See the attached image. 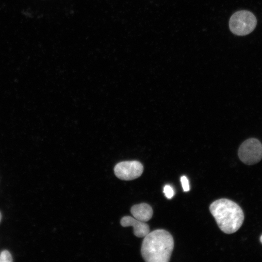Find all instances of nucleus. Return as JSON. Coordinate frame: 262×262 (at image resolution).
<instances>
[{
  "label": "nucleus",
  "instance_id": "nucleus-1",
  "mask_svg": "<svg viewBox=\"0 0 262 262\" xmlns=\"http://www.w3.org/2000/svg\"><path fill=\"white\" fill-rule=\"evenodd\" d=\"M174 239L166 230L149 232L143 240L141 252L147 262H168L174 248Z\"/></svg>",
  "mask_w": 262,
  "mask_h": 262
},
{
  "label": "nucleus",
  "instance_id": "nucleus-2",
  "mask_svg": "<svg viewBox=\"0 0 262 262\" xmlns=\"http://www.w3.org/2000/svg\"><path fill=\"white\" fill-rule=\"evenodd\" d=\"M209 209L219 228L224 233L235 232L244 222V213L242 209L230 199L216 200L210 205Z\"/></svg>",
  "mask_w": 262,
  "mask_h": 262
},
{
  "label": "nucleus",
  "instance_id": "nucleus-3",
  "mask_svg": "<svg viewBox=\"0 0 262 262\" xmlns=\"http://www.w3.org/2000/svg\"><path fill=\"white\" fill-rule=\"evenodd\" d=\"M257 19L253 14L247 10L234 13L229 21L230 31L234 34L243 36L251 33L255 28Z\"/></svg>",
  "mask_w": 262,
  "mask_h": 262
},
{
  "label": "nucleus",
  "instance_id": "nucleus-4",
  "mask_svg": "<svg viewBox=\"0 0 262 262\" xmlns=\"http://www.w3.org/2000/svg\"><path fill=\"white\" fill-rule=\"evenodd\" d=\"M238 154L240 160L247 165L258 163L262 159V144L256 138H249L240 146Z\"/></svg>",
  "mask_w": 262,
  "mask_h": 262
},
{
  "label": "nucleus",
  "instance_id": "nucleus-5",
  "mask_svg": "<svg viewBox=\"0 0 262 262\" xmlns=\"http://www.w3.org/2000/svg\"><path fill=\"white\" fill-rule=\"evenodd\" d=\"M144 170L143 165L139 161L121 162L114 167L115 176L120 180H130L139 177Z\"/></svg>",
  "mask_w": 262,
  "mask_h": 262
},
{
  "label": "nucleus",
  "instance_id": "nucleus-6",
  "mask_svg": "<svg viewBox=\"0 0 262 262\" xmlns=\"http://www.w3.org/2000/svg\"><path fill=\"white\" fill-rule=\"evenodd\" d=\"M120 223L124 227L132 226L134 234L138 237H144L149 232V227L147 224L130 216L122 217Z\"/></svg>",
  "mask_w": 262,
  "mask_h": 262
},
{
  "label": "nucleus",
  "instance_id": "nucleus-7",
  "mask_svg": "<svg viewBox=\"0 0 262 262\" xmlns=\"http://www.w3.org/2000/svg\"><path fill=\"white\" fill-rule=\"evenodd\" d=\"M131 212L135 218L143 222L149 220L153 215L151 207L145 203L133 205L131 208Z\"/></svg>",
  "mask_w": 262,
  "mask_h": 262
},
{
  "label": "nucleus",
  "instance_id": "nucleus-8",
  "mask_svg": "<svg viewBox=\"0 0 262 262\" xmlns=\"http://www.w3.org/2000/svg\"><path fill=\"white\" fill-rule=\"evenodd\" d=\"M13 262V259L10 252L7 250H3L0 254V262Z\"/></svg>",
  "mask_w": 262,
  "mask_h": 262
},
{
  "label": "nucleus",
  "instance_id": "nucleus-9",
  "mask_svg": "<svg viewBox=\"0 0 262 262\" xmlns=\"http://www.w3.org/2000/svg\"><path fill=\"white\" fill-rule=\"evenodd\" d=\"M164 193L165 196L168 199H171L174 195L173 189L169 185H166L164 186Z\"/></svg>",
  "mask_w": 262,
  "mask_h": 262
},
{
  "label": "nucleus",
  "instance_id": "nucleus-10",
  "mask_svg": "<svg viewBox=\"0 0 262 262\" xmlns=\"http://www.w3.org/2000/svg\"><path fill=\"white\" fill-rule=\"evenodd\" d=\"M180 181L184 192H188L190 190L189 181L187 178L183 176L180 178Z\"/></svg>",
  "mask_w": 262,
  "mask_h": 262
},
{
  "label": "nucleus",
  "instance_id": "nucleus-11",
  "mask_svg": "<svg viewBox=\"0 0 262 262\" xmlns=\"http://www.w3.org/2000/svg\"><path fill=\"white\" fill-rule=\"evenodd\" d=\"M260 240L261 243L262 244V235L260 237Z\"/></svg>",
  "mask_w": 262,
  "mask_h": 262
},
{
  "label": "nucleus",
  "instance_id": "nucleus-12",
  "mask_svg": "<svg viewBox=\"0 0 262 262\" xmlns=\"http://www.w3.org/2000/svg\"><path fill=\"white\" fill-rule=\"evenodd\" d=\"M1 219V213L0 212V222Z\"/></svg>",
  "mask_w": 262,
  "mask_h": 262
}]
</instances>
